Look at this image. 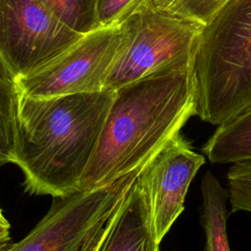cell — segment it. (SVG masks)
<instances>
[{
    "instance_id": "obj_1",
    "label": "cell",
    "mask_w": 251,
    "mask_h": 251,
    "mask_svg": "<svg viewBox=\"0 0 251 251\" xmlns=\"http://www.w3.org/2000/svg\"><path fill=\"white\" fill-rule=\"evenodd\" d=\"M193 116L191 64L160 70L116 89L79 191L108 186L140 171Z\"/></svg>"
},
{
    "instance_id": "obj_2",
    "label": "cell",
    "mask_w": 251,
    "mask_h": 251,
    "mask_svg": "<svg viewBox=\"0 0 251 251\" xmlns=\"http://www.w3.org/2000/svg\"><path fill=\"white\" fill-rule=\"evenodd\" d=\"M115 90L35 98L22 95L16 162L33 195L67 197L79 191Z\"/></svg>"
},
{
    "instance_id": "obj_3",
    "label": "cell",
    "mask_w": 251,
    "mask_h": 251,
    "mask_svg": "<svg viewBox=\"0 0 251 251\" xmlns=\"http://www.w3.org/2000/svg\"><path fill=\"white\" fill-rule=\"evenodd\" d=\"M191 73L202 121L220 126L251 109V0H229L203 27Z\"/></svg>"
},
{
    "instance_id": "obj_4",
    "label": "cell",
    "mask_w": 251,
    "mask_h": 251,
    "mask_svg": "<svg viewBox=\"0 0 251 251\" xmlns=\"http://www.w3.org/2000/svg\"><path fill=\"white\" fill-rule=\"evenodd\" d=\"M117 23L122 29V44L105 84L110 90L163 69L191 64L203 29L162 12L153 0H136Z\"/></svg>"
},
{
    "instance_id": "obj_5",
    "label": "cell",
    "mask_w": 251,
    "mask_h": 251,
    "mask_svg": "<svg viewBox=\"0 0 251 251\" xmlns=\"http://www.w3.org/2000/svg\"><path fill=\"white\" fill-rule=\"evenodd\" d=\"M121 44L119 23L97 27L43 66L18 77L20 91L25 96L44 98L104 90Z\"/></svg>"
},
{
    "instance_id": "obj_6",
    "label": "cell",
    "mask_w": 251,
    "mask_h": 251,
    "mask_svg": "<svg viewBox=\"0 0 251 251\" xmlns=\"http://www.w3.org/2000/svg\"><path fill=\"white\" fill-rule=\"evenodd\" d=\"M139 172L108 186L53 198L43 218L6 251H80L89 234L123 202Z\"/></svg>"
},
{
    "instance_id": "obj_7",
    "label": "cell",
    "mask_w": 251,
    "mask_h": 251,
    "mask_svg": "<svg viewBox=\"0 0 251 251\" xmlns=\"http://www.w3.org/2000/svg\"><path fill=\"white\" fill-rule=\"evenodd\" d=\"M81 35L38 0H0V63L16 78L43 66Z\"/></svg>"
},
{
    "instance_id": "obj_8",
    "label": "cell",
    "mask_w": 251,
    "mask_h": 251,
    "mask_svg": "<svg viewBox=\"0 0 251 251\" xmlns=\"http://www.w3.org/2000/svg\"><path fill=\"white\" fill-rule=\"evenodd\" d=\"M205 164L179 131L140 170L136 180L148 205L156 240L161 243L184 209L189 185Z\"/></svg>"
},
{
    "instance_id": "obj_9",
    "label": "cell",
    "mask_w": 251,
    "mask_h": 251,
    "mask_svg": "<svg viewBox=\"0 0 251 251\" xmlns=\"http://www.w3.org/2000/svg\"><path fill=\"white\" fill-rule=\"evenodd\" d=\"M159 245L145 195L135 179L115 215L89 234L80 251H160Z\"/></svg>"
},
{
    "instance_id": "obj_10",
    "label": "cell",
    "mask_w": 251,
    "mask_h": 251,
    "mask_svg": "<svg viewBox=\"0 0 251 251\" xmlns=\"http://www.w3.org/2000/svg\"><path fill=\"white\" fill-rule=\"evenodd\" d=\"M201 196L200 224L206 238L201 251H230L226 233L229 194L209 171L201 177Z\"/></svg>"
},
{
    "instance_id": "obj_11",
    "label": "cell",
    "mask_w": 251,
    "mask_h": 251,
    "mask_svg": "<svg viewBox=\"0 0 251 251\" xmlns=\"http://www.w3.org/2000/svg\"><path fill=\"white\" fill-rule=\"evenodd\" d=\"M201 151L213 164L251 161V109L218 126Z\"/></svg>"
},
{
    "instance_id": "obj_12",
    "label": "cell",
    "mask_w": 251,
    "mask_h": 251,
    "mask_svg": "<svg viewBox=\"0 0 251 251\" xmlns=\"http://www.w3.org/2000/svg\"><path fill=\"white\" fill-rule=\"evenodd\" d=\"M21 97L17 78L0 63V167L16 162L17 123Z\"/></svg>"
},
{
    "instance_id": "obj_13",
    "label": "cell",
    "mask_w": 251,
    "mask_h": 251,
    "mask_svg": "<svg viewBox=\"0 0 251 251\" xmlns=\"http://www.w3.org/2000/svg\"><path fill=\"white\" fill-rule=\"evenodd\" d=\"M58 21L85 34L97 28V0H38Z\"/></svg>"
},
{
    "instance_id": "obj_14",
    "label": "cell",
    "mask_w": 251,
    "mask_h": 251,
    "mask_svg": "<svg viewBox=\"0 0 251 251\" xmlns=\"http://www.w3.org/2000/svg\"><path fill=\"white\" fill-rule=\"evenodd\" d=\"M229 0H153L156 8L171 16L191 22L203 27Z\"/></svg>"
},
{
    "instance_id": "obj_15",
    "label": "cell",
    "mask_w": 251,
    "mask_h": 251,
    "mask_svg": "<svg viewBox=\"0 0 251 251\" xmlns=\"http://www.w3.org/2000/svg\"><path fill=\"white\" fill-rule=\"evenodd\" d=\"M226 181L230 212L251 213V161L232 164Z\"/></svg>"
},
{
    "instance_id": "obj_16",
    "label": "cell",
    "mask_w": 251,
    "mask_h": 251,
    "mask_svg": "<svg viewBox=\"0 0 251 251\" xmlns=\"http://www.w3.org/2000/svg\"><path fill=\"white\" fill-rule=\"evenodd\" d=\"M136 0H97V27L117 23Z\"/></svg>"
},
{
    "instance_id": "obj_17",
    "label": "cell",
    "mask_w": 251,
    "mask_h": 251,
    "mask_svg": "<svg viewBox=\"0 0 251 251\" xmlns=\"http://www.w3.org/2000/svg\"><path fill=\"white\" fill-rule=\"evenodd\" d=\"M12 244L10 235V224L0 223V251H6Z\"/></svg>"
},
{
    "instance_id": "obj_18",
    "label": "cell",
    "mask_w": 251,
    "mask_h": 251,
    "mask_svg": "<svg viewBox=\"0 0 251 251\" xmlns=\"http://www.w3.org/2000/svg\"><path fill=\"white\" fill-rule=\"evenodd\" d=\"M0 223H1V224H6V223H9V222L6 220V218L4 217V215H3L2 211H1V209H0Z\"/></svg>"
}]
</instances>
